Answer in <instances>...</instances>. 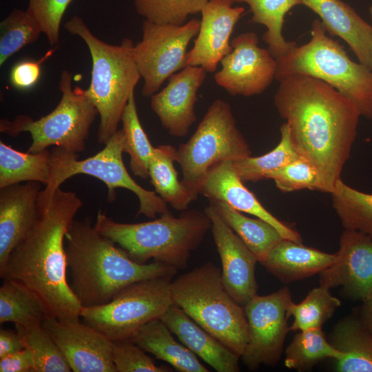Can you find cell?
I'll use <instances>...</instances> for the list:
<instances>
[{"instance_id":"cell-1","label":"cell","mask_w":372,"mask_h":372,"mask_svg":"<svg viewBox=\"0 0 372 372\" xmlns=\"http://www.w3.org/2000/svg\"><path fill=\"white\" fill-rule=\"evenodd\" d=\"M279 83L274 105L289 125L293 147L317 169L321 192L331 194L349 158L360 112L320 79L296 74Z\"/></svg>"},{"instance_id":"cell-2","label":"cell","mask_w":372,"mask_h":372,"mask_svg":"<svg viewBox=\"0 0 372 372\" xmlns=\"http://www.w3.org/2000/svg\"><path fill=\"white\" fill-rule=\"evenodd\" d=\"M83 202L73 192L57 188L50 198H38L36 219L0 269L3 279L25 286L45 305L50 316L79 320L83 306L66 277L65 234Z\"/></svg>"},{"instance_id":"cell-3","label":"cell","mask_w":372,"mask_h":372,"mask_svg":"<svg viewBox=\"0 0 372 372\" xmlns=\"http://www.w3.org/2000/svg\"><path fill=\"white\" fill-rule=\"evenodd\" d=\"M65 244L70 285L83 307L105 304L131 284L174 276L178 270L160 262L134 261L88 219L73 221L65 234Z\"/></svg>"},{"instance_id":"cell-4","label":"cell","mask_w":372,"mask_h":372,"mask_svg":"<svg viewBox=\"0 0 372 372\" xmlns=\"http://www.w3.org/2000/svg\"><path fill=\"white\" fill-rule=\"evenodd\" d=\"M94 225L134 261L154 259L179 269L187 266L191 252L211 229V220L205 211L185 210L178 217L169 211L150 221L123 223L99 211Z\"/></svg>"},{"instance_id":"cell-5","label":"cell","mask_w":372,"mask_h":372,"mask_svg":"<svg viewBox=\"0 0 372 372\" xmlns=\"http://www.w3.org/2000/svg\"><path fill=\"white\" fill-rule=\"evenodd\" d=\"M64 27L81 38L89 49L91 80L85 92L100 116L98 142L105 144L118 130L124 109L141 77L133 54L134 45L127 38L119 45L106 43L94 36L77 15L67 21Z\"/></svg>"},{"instance_id":"cell-6","label":"cell","mask_w":372,"mask_h":372,"mask_svg":"<svg viewBox=\"0 0 372 372\" xmlns=\"http://www.w3.org/2000/svg\"><path fill=\"white\" fill-rule=\"evenodd\" d=\"M318 19L313 21L311 39L296 45L276 59V80L303 74L320 79L353 102L361 116L372 119V70L352 61L343 46L326 34Z\"/></svg>"},{"instance_id":"cell-7","label":"cell","mask_w":372,"mask_h":372,"mask_svg":"<svg viewBox=\"0 0 372 372\" xmlns=\"http://www.w3.org/2000/svg\"><path fill=\"white\" fill-rule=\"evenodd\" d=\"M171 294L174 304L241 357L249 340L244 307L227 291L217 267L208 262L178 276Z\"/></svg>"},{"instance_id":"cell-8","label":"cell","mask_w":372,"mask_h":372,"mask_svg":"<svg viewBox=\"0 0 372 372\" xmlns=\"http://www.w3.org/2000/svg\"><path fill=\"white\" fill-rule=\"evenodd\" d=\"M123 129L118 130L105 144L104 148L92 156L79 160L77 154L55 147L50 151V176L39 198L49 199L67 179L77 174L94 176L103 181L107 188V200L116 199V189L123 188L133 192L139 201L138 215L154 218L167 211V204L155 192L138 185L128 173L123 161L125 145Z\"/></svg>"},{"instance_id":"cell-9","label":"cell","mask_w":372,"mask_h":372,"mask_svg":"<svg viewBox=\"0 0 372 372\" xmlns=\"http://www.w3.org/2000/svg\"><path fill=\"white\" fill-rule=\"evenodd\" d=\"M72 72L63 70L59 83L61 98L51 112L37 120L26 115H19L14 121L1 119V132L11 136L30 133L32 143L28 152L31 153L50 146L77 154L83 152L90 129L99 113L85 90L79 86L72 88Z\"/></svg>"},{"instance_id":"cell-10","label":"cell","mask_w":372,"mask_h":372,"mask_svg":"<svg viewBox=\"0 0 372 372\" xmlns=\"http://www.w3.org/2000/svg\"><path fill=\"white\" fill-rule=\"evenodd\" d=\"M251 154L231 105L218 99L208 107L189 139L176 149V162L182 170V183L198 195L199 187L212 167L224 161L236 162Z\"/></svg>"},{"instance_id":"cell-11","label":"cell","mask_w":372,"mask_h":372,"mask_svg":"<svg viewBox=\"0 0 372 372\" xmlns=\"http://www.w3.org/2000/svg\"><path fill=\"white\" fill-rule=\"evenodd\" d=\"M173 276L143 280L124 288L109 302L83 307L81 318L112 341L131 340L145 324L174 304Z\"/></svg>"},{"instance_id":"cell-12","label":"cell","mask_w":372,"mask_h":372,"mask_svg":"<svg viewBox=\"0 0 372 372\" xmlns=\"http://www.w3.org/2000/svg\"><path fill=\"white\" fill-rule=\"evenodd\" d=\"M200 21L192 19L183 25L158 23L145 20L142 40L133 54L144 80L142 94L151 97L166 79L187 66V48L197 36Z\"/></svg>"},{"instance_id":"cell-13","label":"cell","mask_w":372,"mask_h":372,"mask_svg":"<svg viewBox=\"0 0 372 372\" xmlns=\"http://www.w3.org/2000/svg\"><path fill=\"white\" fill-rule=\"evenodd\" d=\"M292 302L287 287L267 296H254L243 307L249 340L241 358L251 370L261 364L274 365L283 349L287 325V309Z\"/></svg>"},{"instance_id":"cell-14","label":"cell","mask_w":372,"mask_h":372,"mask_svg":"<svg viewBox=\"0 0 372 372\" xmlns=\"http://www.w3.org/2000/svg\"><path fill=\"white\" fill-rule=\"evenodd\" d=\"M232 50L220 61L216 83L232 96L260 94L276 79L277 61L268 49L258 45L255 32H247L231 42Z\"/></svg>"},{"instance_id":"cell-15","label":"cell","mask_w":372,"mask_h":372,"mask_svg":"<svg viewBox=\"0 0 372 372\" xmlns=\"http://www.w3.org/2000/svg\"><path fill=\"white\" fill-rule=\"evenodd\" d=\"M42 326L63 353L72 371L116 372L112 360L113 342L92 326L62 321L49 316Z\"/></svg>"},{"instance_id":"cell-16","label":"cell","mask_w":372,"mask_h":372,"mask_svg":"<svg viewBox=\"0 0 372 372\" xmlns=\"http://www.w3.org/2000/svg\"><path fill=\"white\" fill-rule=\"evenodd\" d=\"M336 254L335 261L320 273V285L342 287L345 296L354 300L372 298V238L345 229Z\"/></svg>"},{"instance_id":"cell-17","label":"cell","mask_w":372,"mask_h":372,"mask_svg":"<svg viewBox=\"0 0 372 372\" xmlns=\"http://www.w3.org/2000/svg\"><path fill=\"white\" fill-rule=\"evenodd\" d=\"M204 211L211 220V229L220 256L224 285L232 298L244 307L257 294L255 266L258 260L240 237L209 203Z\"/></svg>"},{"instance_id":"cell-18","label":"cell","mask_w":372,"mask_h":372,"mask_svg":"<svg viewBox=\"0 0 372 372\" xmlns=\"http://www.w3.org/2000/svg\"><path fill=\"white\" fill-rule=\"evenodd\" d=\"M206 74L201 67L187 65L172 75L167 85L151 96V108L170 135L187 136L196 122L194 105Z\"/></svg>"},{"instance_id":"cell-19","label":"cell","mask_w":372,"mask_h":372,"mask_svg":"<svg viewBox=\"0 0 372 372\" xmlns=\"http://www.w3.org/2000/svg\"><path fill=\"white\" fill-rule=\"evenodd\" d=\"M231 0H209L200 13V25L194 46L187 54V64L215 72L218 63L230 53L229 39L240 17L242 6L233 7Z\"/></svg>"},{"instance_id":"cell-20","label":"cell","mask_w":372,"mask_h":372,"mask_svg":"<svg viewBox=\"0 0 372 372\" xmlns=\"http://www.w3.org/2000/svg\"><path fill=\"white\" fill-rule=\"evenodd\" d=\"M198 192L209 202H223L238 211L260 218L273 226L284 238L302 243L300 234L267 211L246 187L231 161L212 167L203 178Z\"/></svg>"},{"instance_id":"cell-21","label":"cell","mask_w":372,"mask_h":372,"mask_svg":"<svg viewBox=\"0 0 372 372\" xmlns=\"http://www.w3.org/2000/svg\"><path fill=\"white\" fill-rule=\"evenodd\" d=\"M41 191L34 181L0 189V269L32 226Z\"/></svg>"},{"instance_id":"cell-22","label":"cell","mask_w":372,"mask_h":372,"mask_svg":"<svg viewBox=\"0 0 372 372\" xmlns=\"http://www.w3.org/2000/svg\"><path fill=\"white\" fill-rule=\"evenodd\" d=\"M327 32L344 41L360 63L372 70V25L342 0H302Z\"/></svg>"},{"instance_id":"cell-23","label":"cell","mask_w":372,"mask_h":372,"mask_svg":"<svg viewBox=\"0 0 372 372\" xmlns=\"http://www.w3.org/2000/svg\"><path fill=\"white\" fill-rule=\"evenodd\" d=\"M161 319L183 344L216 371H239L240 357L198 324L180 308L172 304Z\"/></svg>"},{"instance_id":"cell-24","label":"cell","mask_w":372,"mask_h":372,"mask_svg":"<svg viewBox=\"0 0 372 372\" xmlns=\"http://www.w3.org/2000/svg\"><path fill=\"white\" fill-rule=\"evenodd\" d=\"M336 258V253H325L282 238L260 263L280 280L288 283L320 273L330 267Z\"/></svg>"},{"instance_id":"cell-25","label":"cell","mask_w":372,"mask_h":372,"mask_svg":"<svg viewBox=\"0 0 372 372\" xmlns=\"http://www.w3.org/2000/svg\"><path fill=\"white\" fill-rule=\"evenodd\" d=\"M131 340L145 352L166 362L178 371H209L196 355L174 339L172 333L161 318L143 326Z\"/></svg>"},{"instance_id":"cell-26","label":"cell","mask_w":372,"mask_h":372,"mask_svg":"<svg viewBox=\"0 0 372 372\" xmlns=\"http://www.w3.org/2000/svg\"><path fill=\"white\" fill-rule=\"evenodd\" d=\"M329 342L344 354L337 361L338 371L372 372V337L357 314L340 320Z\"/></svg>"},{"instance_id":"cell-27","label":"cell","mask_w":372,"mask_h":372,"mask_svg":"<svg viewBox=\"0 0 372 372\" xmlns=\"http://www.w3.org/2000/svg\"><path fill=\"white\" fill-rule=\"evenodd\" d=\"M176 148L170 145L154 147L149 164V177L155 192L177 211L187 210L189 205L198 198L178 179L174 167Z\"/></svg>"},{"instance_id":"cell-28","label":"cell","mask_w":372,"mask_h":372,"mask_svg":"<svg viewBox=\"0 0 372 372\" xmlns=\"http://www.w3.org/2000/svg\"><path fill=\"white\" fill-rule=\"evenodd\" d=\"M50 151H17L0 142V189L22 182L47 185L50 176Z\"/></svg>"},{"instance_id":"cell-29","label":"cell","mask_w":372,"mask_h":372,"mask_svg":"<svg viewBox=\"0 0 372 372\" xmlns=\"http://www.w3.org/2000/svg\"><path fill=\"white\" fill-rule=\"evenodd\" d=\"M210 203L255 255L259 262L284 238L273 226L260 218L246 216L223 202Z\"/></svg>"},{"instance_id":"cell-30","label":"cell","mask_w":372,"mask_h":372,"mask_svg":"<svg viewBox=\"0 0 372 372\" xmlns=\"http://www.w3.org/2000/svg\"><path fill=\"white\" fill-rule=\"evenodd\" d=\"M247 3L252 13L251 21L263 25L267 30L262 40L272 56L278 59L287 54L296 43L287 41L282 34L285 17L295 6H302V0H231Z\"/></svg>"},{"instance_id":"cell-31","label":"cell","mask_w":372,"mask_h":372,"mask_svg":"<svg viewBox=\"0 0 372 372\" xmlns=\"http://www.w3.org/2000/svg\"><path fill=\"white\" fill-rule=\"evenodd\" d=\"M50 316L39 296L21 283L3 279L0 287V323L42 324Z\"/></svg>"},{"instance_id":"cell-32","label":"cell","mask_w":372,"mask_h":372,"mask_svg":"<svg viewBox=\"0 0 372 372\" xmlns=\"http://www.w3.org/2000/svg\"><path fill=\"white\" fill-rule=\"evenodd\" d=\"M333 207L344 229L372 238V193H365L340 179L331 194Z\"/></svg>"},{"instance_id":"cell-33","label":"cell","mask_w":372,"mask_h":372,"mask_svg":"<svg viewBox=\"0 0 372 372\" xmlns=\"http://www.w3.org/2000/svg\"><path fill=\"white\" fill-rule=\"evenodd\" d=\"M344 354L328 341L321 328L300 331L285 350V365L289 369L303 371L311 369L326 358L336 361Z\"/></svg>"},{"instance_id":"cell-34","label":"cell","mask_w":372,"mask_h":372,"mask_svg":"<svg viewBox=\"0 0 372 372\" xmlns=\"http://www.w3.org/2000/svg\"><path fill=\"white\" fill-rule=\"evenodd\" d=\"M280 140L270 152L259 156H247L233 162V166L243 182H257L267 175L300 158L291 142L289 127L285 122L280 127Z\"/></svg>"},{"instance_id":"cell-35","label":"cell","mask_w":372,"mask_h":372,"mask_svg":"<svg viewBox=\"0 0 372 372\" xmlns=\"http://www.w3.org/2000/svg\"><path fill=\"white\" fill-rule=\"evenodd\" d=\"M125 134L124 152L130 156V167L134 175L145 179L149 177V164L154 147L139 121L134 92L126 105L121 116Z\"/></svg>"},{"instance_id":"cell-36","label":"cell","mask_w":372,"mask_h":372,"mask_svg":"<svg viewBox=\"0 0 372 372\" xmlns=\"http://www.w3.org/2000/svg\"><path fill=\"white\" fill-rule=\"evenodd\" d=\"M329 288L320 285L313 289L300 303L293 301L287 309V316H293L289 331H305L321 328L338 308L340 300L332 296Z\"/></svg>"},{"instance_id":"cell-37","label":"cell","mask_w":372,"mask_h":372,"mask_svg":"<svg viewBox=\"0 0 372 372\" xmlns=\"http://www.w3.org/2000/svg\"><path fill=\"white\" fill-rule=\"evenodd\" d=\"M15 328L24 347L31 353L34 372L72 371L61 350L42 324H15Z\"/></svg>"},{"instance_id":"cell-38","label":"cell","mask_w":372,"mask_h":372,"mask_svg":"<svg viewBox=\"0 0 372 372\" xmlns=\"http://www.w3.org/2000/svg\"><path fill=\"white\" fill-rule=\"evenodd\" d=\"M0 66L23 48L37 41L42 33L26 10L13 9L0 23Z\"/></svg>"},{"instance_id":"cell-39","label":"cell","mask_w":372,"mask_h":372,"mask_svg":"<svg viewBox=\"0 0 372 372\" xmlns=\"http://www.w3.org/2000/svg\"><path fill=\"white\" fill-rule=\"evenodd\" d=\"M209 0H134L137 13L158 23L183 25L187 17L201 12Z\"/></svg>"},{"instance_id":"cell-40","label":"cell","mask_w":372,"mask_h":372,"mask_svg":"<svg viewBox=\"0 0 372 372\" xmlns=\"http://www.w3.org/2000/svg\"><path fill=\"white\" fill-rule=\"evenodd\" d=\"M267 179H272L283 192L303 189L321 192V183L317 169L307 161L299 158L270 172Z\"/></svg>"},{"instance_id":"cell-41","label":"cell","mask_w":372,"mask_h":372,"mask_svg":"<svg viewBox=\"0 0 372 372\" xmlns=\"http://www.w3.org/2000/svg\"><path fill=\"white\" fill-rule=\"evenodd\" d=\"M112 342V360L116 372L172 371L167 366H158L143 349L131 340Z\"/></svg>"},{"instance_id":"cell-42","label":"cell","mask_w":372,"mask_h":372,"mask_svg":"<svg viewBox=\"0 0 372 372\" xmlns=\"http://www.w3.org/2000/svg\"><path fill=\"white\" fill-rule=\"evenodd\" d=\"M72 0H28L26 12L37 23L52 46L59 41L60 26Z\"/></svg>"},{"instance_id":"cell-43","label":"cell","mask_w":372,"mask_h":372,"mask_svg":"<svg viewBox=\"0 0 372 372\" xmlns=\"http://www.w3.org/2000/svg\"><path fill=\"white\" fill-rule=\"evenodd\" d=\"M52 52L53 50L48 52L37 61L25 60L16 63L10 74L12 85L19 90H27L34 86L40 78L41 63Z\"/></svg>"},{"instance_id":"cell-44","label":"cell","mask_w":372,"mask_h":372,"mask_svg":"<svg viewBox=\"0 0 372 372\" xmlns=\"http://www.w3.org/2000/svg\"><path fill=\"white\" fill-rule=\"evenodd\" d=\"M0 372H34V362L30 352L24 348L0 358Z\"/></svg>"},{"instance_id":"cell-45","label":"cell","mask_w":372,"mask_h":372,"mask_svg":"<svg viewBox=\"0 0 372 372\" xmlns=\"http://www.w3.org/2000/svg\"><path fill=\"white\" fill-rule=\"evenodd\" d=\"M24 344L18 332L10 329L0 330V358L24 349Z\"/></svg>"},{"instance_id":"cell-46","label":"cell","mask_w":372,"mask_h":372,"mask_svg":"<svg viewBox=\"0 0 372 372\" xmlns=\"http://www.w3.org/2000/svg\"><path fill=\"white\" fill-rule=\"evenodd\" d=\"M357 315L372 337V298L362 302Z\"/></svg>"},{"instance_id":"cell-47","label":"cell","mask_w":372,"mask_h":372,"mask_svg":"<svg viewBox=\"0 0 372 372\" xmlns=\"http://www.w3.org/2000/svg\"><path fill=\"white\" fill-rule=\"evenodd\" d=\"M369 14H370V17H371V19L372 20V5L369 7Z\"/></svg>"},{"instance_id":"cell-48","label":"cell","mask_w":372,"mask_h":372,"mask_svg":"<svg viewBox=\"0 0 372 372\" xmlns=\"http://www.w3.org/2000/svg\"><path fill=\"white\" fill-rule=\"evenodd\" d=\"M371 59H372V47H371Z\"/></svg>"}]
</instances>
